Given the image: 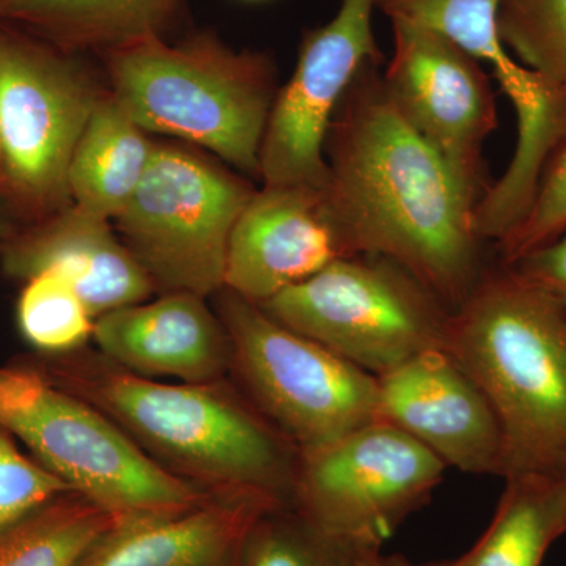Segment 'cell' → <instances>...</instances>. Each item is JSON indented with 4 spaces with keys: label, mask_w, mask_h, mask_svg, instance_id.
<instances>
[{
    "label": "cell",
    "mask_w": 566,
    "mask_h": 566,
    "mask_svg": "<svg viewBox=\"0 0 566 566\" xmlns=\"http://www.w3.org/2000/svg\"><path fill=\"white\" fill-rule=\"evenodd\" d=\"M382 63H365L334 112L324 205L353 255L397 263L453 312L488 270L479 202L395 109Z\"/></svg>",
    "instance_id": "obj_1"
},
{
    "label": "cell",
    "mask_w": 566,
    "mask_h": 566,
    "mask_svg": "<svg viewBox=\"0 0 566 566\" xmlns=\"http://www.w3.org/2000/svg\"><path fill=\"white\" fill-rule=\"evenodd\" d=\"M88 401L155 463L208 491L292 506L301 452L232 378L169 382L132 374L87 346L17 356Z\"/></svg>",
    "instance_id": "obj_2"
},
{
    "label": "cell",
    "mask_w": 566,
    "mask_h": 566,
    "mask_svg": "<svg viewBox=\"0 0 566 566\" xmlns=\"http://www.w3.org/2000/svg\"><path fill=\"white\" fill-rule=\"evenodd\" d=\"M446 348L497 416L502 479L566 474L565 308L497 262L450 314Z\"/></svg>",
    "instance_id": "obj_3"
},
{
    "label": "cell",
    "mask_w": 566,
    "mask_h": 566,
    "mask_svg": "<svg viewBox=\"0 0 566 566\" xmlns=\"http://www.w3.org/2000/svg\"><path fill=\"white\" fill-rule=\"evenodd\" d=\"M114 92L144 132L181 137L260 178L275 95L263 52L234 51L200 33L180 44L147 39L106 52Z\"/></svg>",
    "instance_id": "obj_4"
},
{
    "label": "cell",
    "mask_w": 566,
    "mask_h": 566,
    "mask_svg": "<svg viewBox=\"0 0 566 566\" xmlns=\"http://www.w3.org/2000/svg\"><path fill=\"white\" fill-rule=\"evenodd\" d=\"M0 427L117 520L181 512L210 494L167 472L95 406L18 357L0 365Z\"/></svg>",
    "instance_id": "obj_5"
},
{
    "label": "cell",
    "mask_w": 566,
    "mask_h": 566,
    "mask_svg": "<svg viewBox=\"0 0 566 566\" xmlns=\"http://www.w3.org/2000/svg\"><path fill=\"white\" fill-rule=\"evenodd\" d=\"M214 296L232 345L230 378L301 455L376 419V376L230 290Z\"/></svg>",
    "instance_id": "obj_6"
},
{
    "label": "cell",
    "mask_w": 566,
    "mask_h": 566,
    "mask_svg": "<svg viewBox=\"0 0 566 566\" xmlns=\"http://www.w3.org/2000/svg\"><path fill=\"white\" fill-rule=\"evenodd\" d=\"M260 307L374 376L446 348L452 314L408 271L378 255L335 260Z\"/></svg>",
    "instance_id": "obj_7"
},
{
    "label": "cell",
    "mask_w": 566,
    "mask_h": 566,
    "mask_svg": "<svg viewBox=\"0 0 566 566\" xmlns=\"http://www.w3.org/2000/svg\"><path fill=\"white\" fill-rule=\"evenodd\" d=\"M255 192L196 153L155 144L139 188L114 221L156 292L208 300L223 289L230 234Z\"/></svg>",
    "instance_id": "obj_8"
},
{
    "label": "cell",
    "mask_w": 566,
    "mask_h": 566,
    "mask_svg": "<svg viewBox=\"0 0 566 566\" xmlns=\"http://www.w3.org/2000/svg\"><path fill=\"white\" fill-rule=\"evenodd\" d=\"M446 469L411 436L375 419L301 455L292 509L324 534L381 549Z\"/></svg>",
    "instance_id": "obj_9"
},
{
    "label": "cell",
    "mask_w": 566,
    "mask_h": 566,
    "mask_svg": "<svg viewBox=\"0 0 566 566\" xmlns=\"http://www.w3.org/2000/svg\"><path fill=\"white\" fill-rule=\"evenodd\" d=\"M99 96L73 63L0 35V182L24 207H70L69 170Z\"/></svg>",
    "instance_id": "obj_10"
},
{
    "label": "cell",
    "mask_w": 566,
    "mask_h": 566,
    "mask_svg": "<svg viewBox=\"0 0 566 566\" xmlns=\"http://www.w3.org/2000/svg\"><path fill=\"white\" fill-rule=\"evenodd\" d=\"M390 22L394 55L382 70L387 95L480 202L493 185L483 159V145L497 128L490 77L482 63L441 33Z\"/></svg>",
    "instance_id": "obj_11"
},
{
    "label": "cell",
    "mask_w": 566,
    "mask_h": 566,
    "mask_svg": "<svg viewBox=\"0 0 566 566\" xmlns=\"http://www.w3.org/2000/svg\"><path fill=\"white\" fill-rule=\"evenodd\" d=\"M376 0H340L333 20L307 32L289 84L277 92L262 151L263 186L323 191L324 140L334 112L365 63L385 61L375 40Z\"/></svg>",
    "instance_id": "obj_12"
},
{
    "label": "cell",
    "mask_w": 566,
    "mask_h": 566,
    "mask_svg": "<svg viewBox=\"0 0 566 566\" xmlns=\"http://www.w3.org/2000/svg\"><path fill=\"white\" fill-rule=\"evenodd\" d=\"M376 420L394 424L447 468L502 476L504 438L486 395L447 348L376 376Z\"/></svg>",
    "instance_id": "obj_13"
},
{
    "label": "cell",
    "mask_w": 566,
    "mask_h": 566,
    "mask_svg": "<svg viewBox=\"0 0 566 566\" xmlns=\"http://www.w3.org/2000/svg\"><path fill=\"white\" fill-rule=\"evenodd\" d=\"M346 256L323 191L263 186L230 234L223 289L260 305Z\"/></svg>",
    "instance_id": "obj_14"
},
{
    "label": "cell",
    "mask_w": 566,
    "mask_h": 566,
    "mask_svg": "<svg viewBox=\"0 0 566 566\" xmlns=\"http://www.w3.org/2000/svg\"><path fill=\"white\" fill-rule=\"evenodd\" d=\"M0 268L22 282L44 271L62 274L95 318L144 303L156 292L111 219L73 203L0 241Z\"/></svg>",
    "instance_id": "obj_15"
},
{
    "label": "cell",
    "mask_w": 566,
    "mask_h": 566,
    "mask_svg": "<svg viewBox=\"0 0 566 566\" xmlns=\"http://www.w3.org/2000/svg\"><path fill=\"white\" fill-rule=\"evenodd\" d=\"M93 342L112 363L145 378L212 382L232 371L229 334L199 294L163 293L107 312L96 318Z\"/></svg>",
    "instance_id": "obj_16"
},
{
    "label": "cell",
    "mask_w": 566,
    "mask_h": 566,
    "mask_svg": "<svg viewBox=\"0 0 566 566\" xmlns=\"http://www.w3.org/2000/svg\"><path fill=\"white\" fill-rule=\"evenodd\" d=\"M274 506L252 494L210 493L181 512L123 517L82 566H240L245 539Z\"/></svg>",
    "instance_id": "obj_17"
},
{
    "label": "cell",
    "mask_w": 566,
    "mask_h": 566,
    "mask_svg": "<svg viewBox=\"0 0 566 566\" xmlns=\"http://www.w3.org/2000/svg\"><path fill=\"white\" fill-rule=\"evenodd\" d=\"M155 144L114 95L99 96L69 170L71 202L115 219L139 188Z\"/></svg>",
    "instance_id": "obj_18"
},
{
    "label": "cell",
    "mask_w": 566,
    "mask_h": 566,
    "mask_svg": "<svg viewBox=\"0 0 566 566\" xmlns=\"http://www.w3.org/2000/svg\"><path fill=\"white\" fill-rule=\"evenodd\" d=\"M186 0H0V14L35 25L70 51L106 52L163 39Z\"/></svg>",
    "instance_id": "obj_19"
},
{
    "label": "cell",
    "mask_w": 566,
    "mask_h": 566,
    "mask_svg": "<svg viewBox=\"0 0 566 566\" xmlns=\"http://www.w3.org/2000/svg\"><path fill=\"white\" fill-rule=\"evenodd\" d=\"M485 534L464 556L441 566H542L566 532V474L516 475Z\"/></svg>",
    "instance_id": "obj_20"
},
{
    "label": "cell",
    "mask_w": 566,
    "mask_h": 566,
    "mask_svg": "<svg viewBox=\"0 0 566 566\" xmlns=\"http://www.w3.org/2000/svg\"><path fill=\"white\" fill-rule=\"evenodd\" d=\"M117 517L66 491L0 535V566H82Z\"/></svg>",
    "instance_id": "obj_21"
},
{
    "label": "cell",
    "mask_w": 566,
    "mask_h": 566,
    "mask_svg": "<svg viewBox=\"0 0 566 566\" xmlns=\"http://www.w3.org/2000/svg\"><path fill=\"white\" fill-rule=\"evenodd\" d=\"M375 551L324 534L292 506H274L245 539L240 566H364Z\"/></svg>",
    "instance_id": "obj_22"
},
{
    "label": "cell",
    "mask_w": 566,
    "mask_h": 566,
    "mask_svg": "<svg viewBox=\"0 0 566 566\" xmlns=\"http://www.w3.org/2000/svg\"><path fill=\"white\" fill-rule=\"evenodd\" d=\"M497 31L566 109V0H502Z\"/></svg>",
    "instance_id": "obj_23"
},
{
    "label": "cell",
    "mask_w": 566,
    "mask_h": 566,
    "mask_svg": "<svg viewBox=\"0 0 566 566\" xmlns=\"http://www.w3.org/2000/svg\"><path fill=\"white\" fill-rule=\"evenodd\" d=\"M24 283L18 326L33 353H73L93 340L96 318L62 274L44 271Z\"/></svg>",
    "instance_id": "obj_24"
},
{
    "label": "cell",
    "mask_w": 566,
    "mask_h": 566,
    "mask_svg": "<svg viewBox=\"0 0 566 566\" xmlns=\"http://www.w3.org/2000/svg\"><path fill=\"white\" fill-rule=\"evenodd\" d=\"M566 234V136L547 159L527 214L501 243L499 262L513 264Z\"/></svg>",
    "instance_id": "obj_25"
},
{
    "label": "cell",
    "mask_w": 566,
    "mask_h": 566,
    "mask_svg": "<svg viewBox=\"0 0 566 566\" xmlns=\"http://www.w3.org/2000/svg\"><path fill=\"white\" fill-rule=\"evenodd\" d=\"M66 491L73 490L0 427V535Z\"/></svg>",
    "instance_id": "obj_26"
},
{
    "label": "cell",
    "mask_w": 566,
    "mask_h": 566,
    "mask_svg": "<svg viewBox=\"0 0 566 566\" xmlns=\"http://www.w3.org/2000/svg\"><path fill=\"white\" fill-rule=\"evenodd\" d=\"M509 266L542 286L566 311V234Z\"/></svg>",
    "instance_id": "obj_27"
},
{
    "label": "cell",
    "mask_w": 566,
    "mask_h": 566,
    "mask_svg": "<svg viewBox=\"0 0 566 566\" xmlns=\"http://www.w3.org/2000/svg\"><path fill=\"white\" fill-rule=\"evenodd\" d=\"M364 566H441L439 564L417 565L400 556H385L381 551H375L365 558Z\"/></svg>",
    "instance_id": "obj_28"
},
{
    "label": "cell",
    "mask_w": 566,
    "mask_h": 566,
    "mask_svg": "<svg viewBox=\"0 0 566 566\" xmlns=\"http://www.w3.org/2000/svg\"><path fill=\"white\" fill-rule=\"evenodd\" d=\"M17 227L11 223L10 219L6 214L0 212V241L7 240L11 234L17 233Z\"/></svg>",
    "instance_id": "obj_29"
},
{
    "label": "cell",
    "mask_w": 566,
    "mask_h": 566,
    "mask_svg": "<svg viewBox=\"0 0 566 566\" xmlns=\"http://www.w3.org/2000/svg\"><path fill=\"white\" fill-rule=\"evenodd\" d=\"M248 2H260V0H248Z\"/></svg>",
    "instance_id": "obj_30"
}]
</instances>
